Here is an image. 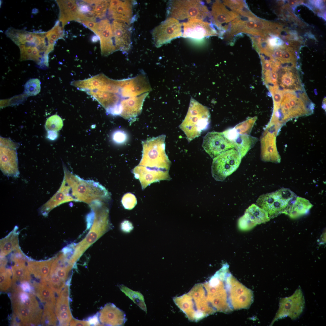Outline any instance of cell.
<instances>
[{
  "instance_id": "7402d4cb",
  "label": "cell",
  "mask_w": 326,
  "mask_h": 326,
  "mask_svg": "<svg viewBox=\"0 0 326 326\" xmlns=\"http://www.w3.org/2000/svg\"><path fill=\"white\" fill-rule=\"evenodd\" d=\"M68 283L59 294L55 306V313L59 324L68 326L72 319L69 305V289Z\"/></svg>"
},
{
  "instance_id": "4fadbf2b",
  "label": "cell",
  "mask_w": 326,
  "mask_h": 326,
  "mask_svg": "<svg viewBox=\"0 0 326 326\" xmlns=\"http://www.w3.org/2000/svg\"><path fill=\"white\" fill-rule=\"evenodd\" d=\"M205 152L213 159L222 153L234 148L223 133L208 132L203 138L202 145Z\"/></svg>"
},
{
  "instance_id": "e575fe53",
  "label": "cell",
  "mask_w": 326,
  "mask_h": 326,
  "mask_svg": "<svg viewBox=\"0 0 326 326\" xmlns=\"http://www.w3.org/2000/svg\"><path fill=\"white\" fill-rule=\"evenodd\" d=\"M0 271V290L5 291L11 286L12 273L10 269L5 270L4 267H1Z\"/></svg>"
},
{
  "instance_id": "9c48e42d",
  "label": "cell",
  "mask_w": 326,
  "mask_h": 326,
  "mask_svg": "<svg viewBox=\"0 0 326 326\" xmlns=\"http://www.w3.org/2000/svg\"><path fill=\"white\" fill-rule=\"evenodd\" d=\"M62 252L55 257L46 279L47 285L58 295L65 287L69 272L74 265L68 255Z\"/></svg>"
},
{
  "instance_id": "60d3db41",
  "label": "cell",
  "mask_w": 326,
  "mask_h": 326,
  "mask_svg": "<svg viewBox=\"0 0 326 326\" xmlns=\"http://www.w3.org/2000/svg\"><path fill=\"white\" fill-rule=\"evenodd\" d=\"M269 43L272 47H279L283 45V42L279 37H274L269 39Z\"/></svg>"
},
{
  "instance_id": "ab89813d",
  "label": "cell",
  "mask_w": 326,
  "mask_h": 326,
  "mask_svg": "<svg viewBox=\"0 0 326 326\" xmlns=\"http://www.w3.org/2000/svg\"><path fill=\"white\" fill-rule=\"evenodd\" d=\"M78 7L79 12L80 14L83 15L84 14H88L89 13V14L92 15L91 6L88 5L85 3H82L79 5Z\"/></svg>"
},
{
  "instance_id": "e0dca14e",
  "label": "cell",
  "mask_w": 326,
  "mask_h": 326,
  "mask_svg": "<svg viewBox=\"0 0 326 326\" xmlns=\"http://www.w3.org/2000/svg\"><path fill=\"white\" fill-rule=\"evenodd\" d=\"M151 90L147 77L144 74L141 73L129 78L128 82L120 89L119 95L124 99L139 96Z\"/></svg>"
},
{
  "instance_id": "bcb514c9",
  "label": "cell",
  "mask_w": 326,
  "mask_h": 326,
  "mask_svg": "<svg viewBox=\"0 0 326 326\" xmlns=\"http://www.w3.org/2000/svg\"><path fill=\"white\" fill-rule=\"evenodd\" d=\"M32 47L30 46L26 47V49L25 52L23 53H24L27 55H30L32 52Z\"/></svg>"
},
{
  "instance_id": "7c38bea8",
  "label": "cell",
  "mask_w": 326,
  "mask_h": 326,
  "mask_svg": "<svg viewBox=\"0 0 326 326\" xmlns=\"http://www.w3.org/2000/svg\"><path fill=\"white\" fill-rule=\"evenodd\" d=\"M279 69L277 68L275 71L277 76L276 85L273 89L295 91L304 90L299 74L296 69L286 67Z\"/></svg>"
},
{
  "instance_id": "8fae6325",
  "label": "cell",
  "mask_w": 326,
  "mask_h": 326,
  "mask_svg": "<svg viewBox=\"0 0 326 326\" xmlns=\"http://www.w3.org/2000/svg\"><path fill=\"white\" fill-rule=\"evenodd\" d=\"M152 35L155 46L160 47L182 37V23L174 18L168 17L153 29Z\"/></svg>"
},
{
  "instance_id": "f1b7e54d",
  "label": "cell",
  "mask_w": 326,
  "mask_h": 326,
  "mask_svg": "<svg viewBox=\"0 0 326 326\" xmlns=\"http://www.w3.org/2000/svg\"><path fill=\"white\" fill-rule=\"evenodd\" d=\"M21 258L14 256L13 258L16 264L12 267L13 284L17 282L22 283L28 282L30 279V274L28 267L25 265V261Z\"/></svg>"
},
{
  "instance_id": "ee69618b",
  "label": "cell",
  "mask_w": 326,
  "mask_h": 326,
  "mask_svg": "<svg viewBox=\"0 0 326 326\" xmlns=\"http://www.w3.org/2000/svg\"><path fill=\"white\" fill-rule=\"evenodd\" d=\"M98 313L89 318L88 320L90 325H97L100 324L98 319Z\"/></svg>"
},
{
  "instance_id": "30bf717a",
  "label": "cell",
  "mask_w": 326,
  "mask_h": 326,
  "mask_svg": "<svg viewBox=\"0 0 326 326\" xmlns=\"http://www.w3.org/2000/svg\"><path fill=\"white\" fill-rule=\"evenodd\" d=\"M18 145L9 138L0 137V169L7 176L17 178L19 176L16 150Z\"/></svg>"
},
{
  "instance_id": "8d00e7d4",
  "label": "cell",
  "mask_w": 326,
  "mask_h": 326,
  "mask_svg": "<svg viewBox=\"0 0 326 326\" xmlns=\"http://www.w3.org/2000/svg\"><path fill=\"white\" fill-rule=\"evenodd\" d=\"M121 202L124 207L127 209L133 208L137 203L136 197L131 193L125 194L122 198Z\"/></svg>"
},
{
  "instance_id": "681fc988",
  "label": "cell",
  "mask_w": 326,
  "mask_h": 326,
  "mask_svg": "<svg viewBox=\"0 0 326 326\" xmlns=\"http://www.w3.org/2000/svg\"><path fill=\"white\" fill-rule=\"evenodd\" d=\"M38 12V10L37 9L35 8L32 9V13L33 14H37V13Z\"/></svg>"
},
{
  "instance_id": "52a82bcc",
  "label": "cell",
  "mask_w": 326,
  "mask_h": 326,
  "mask_svg": "<svg viewBox=\"0 0 326 326\" xmlns=\"http://www.w3.org/2000/svg\"><path fill=\"white\" fill-rule=\"evenodd\" d=\"M297 197L289 189L281 188L260 196L256 205L264 210L270 219L282 213Z\"/></svg>"
},
{
  "instance_id": "4316f807",
  "label": "cell",
  "mask_w": 326,
  "mask_h": 326,
  "mask_svg": "<svg viewBox=\"0 0 326 326\" xmlns=\"http://www.w3.org/2000/svg\"><path fill=\"white\" fill-rule=\"evenodd\" d=\"M87 92L97 100L106 110L120 104L121 100L119 94L109 92L94 90Z\"/></svg>"
},
{
  "instance_id": "7bdbcfd3",
  "label": "cell",
  "mask_w": 326,
  "mask_h": 326,
  "mask_svg": "<svg viewBox=\"0 0 326 326\" xmlns=\"http://www.w3.org/2000/svg\"><path fill=\"white\" fill-rule=\"evenodd\" d=\"M70 326H90V324L88 321H80L72 319L70 321Z\"/></svg>"
},
{
  "instance_id": "b9f144b4",
  "label": "cell",
  "mask_w": 326,
  "mask_h": 326,
  "mask_svg": "<svg viewBox=\"0 0 326 326\" xmlns=\"http://www.w3.org/2000/svg\"><path fill=\"white\" fill-rule=\"evenodd\" d=\"M78 21H79V20ZM79 21L85 25L94 32L95 30L97 23H95L94 21L86 20H80Z\"/></svg>"
},
{
  "instance_id": "1f68e13d",
  "label": "cell",
  "mask_w": 326,
  "mask_h": 326,
  "mask_svg": "<svg viewBox=\"0 0 326 326\" xmlns=\"http://www.w3.org/2000/svg\"><path fill=\"white\" fill-rule=\"evenodd\" d=\"M120 289L142 309L146 312V305L142 295L138 292L134 291L123 286H121Z\"/></svg>"
},
{
  "instance_id": "f35d334b",
  "label": "cell",
  "mask_w": 326,
  "mask_h": 326,
  "mask_svg": "<svg viewBox=\"0 0 326 326\" xmlns=\"http://www.w3.org/2000/svg\"><path fill=\"white\" fill-rule=\"evenodd\" d=\"M256 224L253 223L247 218L244 215L238 220V226L242 230H248L251 229Z\"/></svg>"
},
{
  "instance_id": "5bb4252c",
  "label": "cell",
  "mask_w": 326,
  "mask_h": 326,
  "mask_svg": "<svg viewBox=\"0 0 326 326\" xmlns=\"http://www.w3.org/2000/svg\"><path fill=\"white\" fill-rule=\"evenodd\" d=\"M95 212L93 225L86 238L77 245L75 252L81 256L92 244L102 234L105 228V217L102 210L98 208L93 209Z\"/></svg>"
},
{
  "instance_id": "d6986e66",
  "label": "cell",
  "mask_w": 326,
  "mask_h": 326,
  "mask_svg": "<svg viewBox=\"0 0 326 326\" xmlns=\"http://www.w3.org/2000/svg\"><path fill=\"white\" fill-rule=\"evenodd\" d=\"M149 92L139 96L122 99L120 105V116L133 122L141 113L143 102Z\"/></svg>"
},
{
  "instance_id": "6da1fadb",
  "label": "cell",
  "mask_w": 326,
  "mask_h": 326,
  "mask_svg": "<svg viewBox=\"0 0 326 326\" xmlns=\"http://www.w3.org/2000/svg\"><path fill=\"white\" fill-rule=\"evenodd\" d=\"M165 137L161 135L142 142V158L133 172L142 189L154 182L171 179L169 171L171 162L165 152Z\"/></svg>"
},
{
  "instance_id": "74e56055",
  "label": "cell",
  "mask_w": 326,
  "mask_h": 326,
  "mask_svg": "<svg viewBox=\"0 0 326 326\" xmlns=\"http://www.w3.org/2000/svg\"><path fill=\"white\" fill-rule=\"evenodd\" d=\"M127 138L126 133L121 130L114 131L112 135V139L113 142L118 144L124 143L127 141Z\"/></svg>"
},
{
  "instance_id": "d6a6232c",
  "label": "cell",
  "mask_w": 326,
  "mask_h": 326,
  "mask_svg": "<svg viewBox=\"0 0 326 326\" xmlns=\"http://www.w3.org/2000/svg\"><path fill=\"white\" fill-rule=\"evenodd\" d=\"M63 126V122L58 115H54L47 119L45 124V128L47 131L57 132L60 130Z\"/></svg>"
},
{
  "instance_id": "7a4b0ae2",
  "label": "cell",
  "mask_w": 326,
  "mask_h": 326,
  "mask_svg": "<svg viewBox=\"0 0 326 326\" xmlns=\"http://www.w3.org/2000/svg\"><path fill=\"white\" fill-rule=\"evenodd\" d=\"M283 92L280 103L274 107V116L279 129L293 118L312 114L315 107L304 90Z\"/></svg>"
},
{
  "instance_id": "7dc6e473",
  "label": "cell",
  "mask_w": 326,
  "mask_h": 326,
  "mask_svg": "<svg viewBox=\"0 0 326 326\" xmlns=\"http://www.w3.org/2000/svg\"><path fill=\"white\" fill-rule=\"evenodd\" d=\"M18 46L19 48L20 49L21 54L24 53L26 49V47L24 45L21 44L18 45Z\"/></svg>"
},
{
  "instance_id": "603a6c76",
  "label": "cell",
  "mask_w": 326,
  "mask_h": 326,
  "mask_svg": "<svg viewBox=\"0 0 326 326\" xmlns=\"http://www.w3.org/2000/svg\"><path fill=\"white\" fill-rule=\"evenodd\" d=\"M72 200H74L71 194L70 187L64 179L59 189L52 198L40 207L39 213L43 216H47L54 208Z\"/></svg>"
},
{
  "instance_id": "9a60e30c",
  "label": "cell",
  "mask_w": 326,
  "mask_h": 326,
  "mask_svg": "<svg viewBox=\"0 0 326 326\" xmlns=\"http://www.w3.org/2000/svg\"><path fill=\"white\" fill-rule=\"evenodd\" d=\"M182 37L201 39L216 35V32L212 25L204 20L191 19L182 23Z\"/></svg>"
},
{
  "instance_id": "ac0fdd59",
  "label": "cell",
  "mask_w": 326,
  "mask_h": 326,
  "mask_svg": "<svg viewBox=\"0 0 326 326\" xmlns=\"http://www.w3.org/2000/svg\"><path fill=\"white\" fill-rule=\"evenodd\" d=\"M129 24L122 21L114 20L111 24L117 50L127 52L131 46V32Z\"/></svg>"
},
{
  "instance_id": "836d02e7",
  "label": "cell",
  "mask_w": 326,
  "mask_h": 326,
  "mask_svg": "<svg viewBox=\"0 0 326 326\" xmlns=\"http://www.w3.org/2000/svg\"><path fill=\"white\" fill-rule=\"evenodd\" d=\"M24 91L29 96L38 94L40 91V82L38 78L29 79L24 85Z\"/></svg>"
},
{
  "instance_id": "ba28073f",
  "label": "cell",
  "mask_w": 326,
  "mask_h": 326,
  "mask_svg": "<svg viewBox=\"0 0 326 326\" xmlns=\"http://www.w3.org/2000/svg\"><path fill=\"white\" fill-rule=\"evenodd\" d=\"M242 157L235 148L228 150L213 158L211 166L213 177L216 181H223L238 167Z\"/></svg>"
},
{
  "instance_id": "f546056e",
  "label": "cell",
  "mask_w": 326,
  "mask_h": 326,
  "mask_svg": "<svg viewBox=\"0 0 326 326\" xmlns=\"http://www.w3.org/2000/svg\"><path fill=\"white\" fill-rule=\"evenodd\" d=\"M244 215L256 225L265 223L270 220L267 213L255 204H252L246 209Z\"/></svg>"
},
{
  "instance_id": "484cf974",
  "label": "cell",
  "mask_w": 326,
  "mask_h": 326,
  "mask_svg": "<svg viewBox=\"0 0 326 326\" xmlns=\"http://www.w3.org/2000/svg\"><path fill=\"white\" fill-rule=\"evenodd\" d=\"M55 258V257L43 261L28 262V267L30 274L41 280V282H46V279L49 275L52 264Z\"/></svg>"
},
{
  "instance_id": "d4e9b609",
  "label": "cell",
  "mask_w": 326,
  "mask_h": 326,
  "mask_svg": "<svg viewBox=\"0 0 326 326\" xmlns=\"http://www.w3.org/2000/svg\"><path fill=\"white\" fill-rule=\"evenodd\" d=\"M313 206L308 200L297 196L282 213L292 218H296L307 213Z\"/></svg>"
},
{
  "instance_id": "8992f818",
  "label": "cell",
  "mask_w": 326,
  "mask_h": 326,
  "mask_svg": "<svg viewBox=\"0 0 326 326\" xmlns=\"http://www.w3.org/2000/svg\"><path fill=\"white\" fill-rule=\"evenodd\" d=\"M167 15L179 21L191 19L204 20L208 11L203 2L200 0H171L168 2Z\"/></svg>"
},
{
  "instance_id": "83f0119b",
  "label": "cell",
  "mask_w": 326,
  "mask_h": 326,
  "mask_svg": "<svg viewBox=\"0 0 326 326\" xmlns=\"http://www.w3.org/2000/svg\"><path fill=\"white\" fill-rule=\"evenodd\" d=\"M46 283L35 284L36 294L40 300L44 304V308L55 309L56 299L52 289Z\"/></svg>"
},
{
  "instance_id": "277c9868",
  "label": "cell",
  "mask_w": 326,
  "mask_h": 326,
  "mask_svg": "<svg viewBox=\"0 0 326 326\" xmlns=\"http://www.w3.org/2000/svg\"><path fill=\"white\" fill-rule=\"evenodd\" d=\"M64 179L70 187L74 200L88 203L108 199L109 195L105 188L97 183L83 180L71 173L63 165Z\"/></svg>"
},
{
  "instance_id": "44dd1931",
  "label": "cell",
  "mask_w": 326,
  "mask_h": 326,
  "mask_svg": "<svg viewBox=\"0 0 326 326\" xmlns=\"http://www.w3.org/2000/svg\"><path fill=\"white\" fill-rule=\"evenodd\" d=\"M112 80L104 74H100L87 79L73 81L72 82L71 84L83 91L98 90L107 91Z\"/></svg>"
},
{
  "instance_id": "c3c4849f",
  "label": "cell",
  "mask_w": 326,
  "mask_h": 326,
  "mask_svg": "<svg viewBox=\"0 0 326 326\" xmlns=\"http://www.w3.org/2000/svg\"><path fill=\"white\" fill-rule=\"evenodd\" d=\"M99 37L97 36L93 35L91 39V41L94 43L96 42L99 40Z\"/></svg>"
},
{
  "instance_id": "2e32d148",
  "label": "cell",
  "mask_w": 326,
  "mask_h": 326,
  "mask_svg": "<svg viewBox=\"0 0 326 326\" xmlns=\"http://www.w3.org/2000/svg\"><path fill=\"white\" fill-rule=\"evenodd\" d=\"M94 32L100 40L102 55L107 56L117 51L111 25L108 20L104 19L97 23Z\"/></svg>"
},
{
  "instance_id": "d590c367",
  "label": "cell",
  "mask_w": 326,
  "mask_h": 326,
  "mask_svg": "<svg viewBox=\"0 0 326 326\" xmlns=\"http://www.w3.org/2000/svg\"><path fill=\"white\" fill-rule=\"evenodd\" d=\"M110 1L100 0V1L95 4L93 10L92 11L93 14L95 13L98 17L101 18L106 13L107 8H109Z\"/></svg>"
},
{
  "instance_id": "f6af8a7d",
  "label": "cell",
  "mask_w": 326,
  "mask_h": 326,
  "mask_svg": "<svg viewBox=\"0 0 326 326\" xmlns=\"http://www.w3.org/2000/svg\"><path fill=\"white\" fill-rule=\"evenodd\" d=\"M47 131V137L49 139L54 140L57 139L58 136V134L57 132L51 130Z\"/></svg>"
},
{
  "instance_id": "ffe728a7",
  "label": "cell",
  "mask_w": 326,
  "mask_h": 326,
  "mask_svg": "<svg viewBox=\"0 0 326 326\" xmlns=\"http://www.w3.org/2000/svg\"><path fill=\"white\" fill-rule=\"evenodd\" d=\"M98 314L100 322L104 325L121 326L126 320L123 312L112 303L105 305Z\"/></svg>"
},
{
  "instance_id": "5b68a950",
  "label": "cell",
  "mask_w": 326,
  "mask_h": 326,
  "mask_svg": "<svg viewBox=\"0 0 326 326\" xmlns=\"http://www.w3.org/2000/svg\"><path fill=\"white\" fill-rule=\"evenodd\" d=\"M210 120L208 108L192 98L186 116L179 127L190 142L207 129Z\"/></svg>"
},
{
  "instance_id": "4dcf8cb0",
  "label": "cell",
  "mask_w": 326,
  "mask_h": 326,
  "mask_svg": "<svg viewBox=\"0 0 326 326\" xmlns=\"http://www.w3.org/2000/svg\"><path fill=\"white\" fill-rule=\"evenodd\" d=\"M18 234L14 231L1 241V255L4 256L18 248Z\"/></svg>"
},
{
  "instance_id": "3957f363",
  "label": "cell",
  "mask_w": 326,
  "mask_h": 326,
  "mask_svg": "<svg viewBox=\"0 0 326 326\" xmlns=\"http://www.w3.org/2000/svg\"><path fill=\"white\" fill-rule=\"evenodd\" d=\"M20 290L12 297L13 322L15 325H31L40 324L43 311L35 296L31 293Z\"/></svg>"
},
{
  "instance_id": "cb8c5ba5",
  "label": "cell",
  "mask_w": 326,
  "mask_h": 326,
  "mask_svg": "<svg viewBox=\"0 0 326 326\" xmlns=\"http://www.w3.org/2000/svg\"><path fill=\"white\" fill-rule=\"evenodd\" d=\"M109 13L115 20L129 24L132 18L133 6L130 1L111 0L109 7Z\"/></svg>"
}]
</instances>
